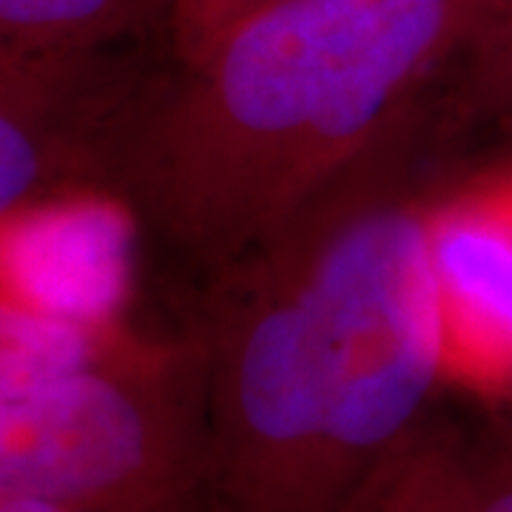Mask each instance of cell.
Segmentation results:
<instances>
[{
	"label": "cell",
	"instance_id": "obj_1",
	"mask_svg": "<svg viewBox=\"0 0 512 512\" xmlns=\"http://www.w3.org/2000/svg\"><path fill=\"white\" fill-rule=\"evenodd\" d=\"M387 148L222 271L202 362L208 512H342L444 376L427 211Z\"/></svg>",
	"mask_w": 512,
	"mask_h": 512
},
{
	"label": "cell",
	"instance_id": "obj_2",
	"mask_svg": "<svg viewBox=\"0 0 512 512\" xmlns=\"http://www.w3.org/2000/svg\"><path fill=\"white\" fill-rule=\"evenodd\" d=\"M481 0H276L185 63L140 126L131 183L225 271L390 143Z\"/></svg>",
	"mask_w": 512,
	"mask_h": 512
},
{
	"label": "cell",
	"instance_id": "obj_3",
	"mask_svg": "<svg viewBox=\"0 0 512 512\" xmlns=\"http://www.w3.org/2000/svg\"><path fill=\"white\" fill-rule=\"evenodd\" d=\"M202 490V362L128 345L0 402V504L183 512Z\"/></svg>",
	"mask_w": 512,
	"mask_h": 512
},
{
	"label": "cell",
	"instance_id": "obj_4",
	"mask_svg": "<svg viewBox=\"0 0 512 512\" xmlns=\"http://www.w3.org/2000/svg\"><path fill=\"white\" fill-rule=\"evenodd\" d=\"M134 220L97 191H66L0 222V296L66 322L114 328Z\"/></svg>",
	"mask_w": 512,
	"mask_h": 512
},
{
	"label": "cell",
	"instance_id": "obj_5",
	"mask_svg": "<svg viewBox=\"0 0 512 512\" xmlns=\"http://www.w3.org/2000/svg\"><path fill=\"white\" fill-rule=\"evenodd\" d=\"M444 376L512 390V208L493 185L427 211Z\"/></svg>",
	"mask_w": 512,
	"mask_h": 512
},
{
	"label": "cell",
	"instance_id": "obj_6",
	"mask_svg": "<svg viewBox=\"0 0 512 512\" xmlns=\"http://www.w3.org/2000/svg\"><path fill=\"white\" fill-rule=\"evenodd\" d=\"M80 69L0 60V220L72 188L83 148L60 114Z\"/></svg>",
	"mask_w": 512,
	"mask_h": 512
},
{
	"label": "cell",
	"instance_id": "obj_7",
	"mask_svg": "<svg viewBox=\"0 0 512 512\" xmlns=\"http://www.w3.org/2000/svg\"><path fill=\"white\" fill-rule=\"evenodd\" d=\"M126 348L117 328L66 322L0 296V402L29 396Z\"/></svg>",
	"mask_w": 512,
	"mask_h": 512
},
{
	"label": "cell",
	"instance_id": "obj_8",
	"mask_svg": "<svg viewBox=\"0 0 512 512\" xmlns=\"http://www.w3.org/2000/svg\"><path fill=\"white\" fill-rule=\"evenodd\" d=\"M384 512H512V476H481L419 430L367 478Z\"/></svg>",
	"mask_w": 512,
	"mask_h": 512
},
{
	"label": "cell",
	"instance_id": "obj_9",
	"mask_svg": "<svg viewBox=\"0 0 512 512\" xmlns=\"http://www.w3.org/2000/svg\"><path fill=\"white\" fill-rule=\"evenodd\" d=\"M137 9L140 0H0V60L80 69Z\"/></svg>",
	"mask_w": 512,
	"mask_h": 512
},
{
	"label": "cell",
	"instance_id": "obj_10",
	"mask_svg": "<svg viewBox=\"0 0 512 512\" xmlns=\"http://www.w3.org/2000/svg\"><path fill=\"white\" fill-rule=\"evenodd\" d=\"M276 0H171V29L185 63L200 57L237 20Z\"/></svg>",
	"mask_w": 512,
	"mask_h": 512
},
{
	"label": "cell",
	"instance_id": "obj_11",
	"mask_svg": "<svg viewBox=\"0 0 512 512\" xmlns=\"http://www.w3.org/2000/svg\"><path fill=\"white\" fill-rule=\"evenodd\" d=\"M0 512H94L77 510V507H63V504H49V501H3Z\"/></svg>",
	"mask_w": 512,
	"mask_h": 512
},
{
	"label": "cell",
	"instance_id": "obj_12",
	"mask_svg": "<svg viewBox=\"0 0 512 512\" xmlns=\"http://www.w3.org/2000/svg\"><path fill=\"white\" fill-rule=\"evenodd\" d=\"M342 512H384L382 504L373 498V495L367 493V490H359V493L350 498L348 504H345V510Z\"/></svg>",
	"mask_w": 512,
	"mask_h": 512
},
{
	"label": "cell",
	"instance_id": "obj_13",
	"mask_svg": "<svg viewBox=\"0 0 512 512\" xmlns=\"http://www.w3.org/2000/svg\"><path fill=\"white\" fill-rule=\"evenodd\" d=\"M493 188H495V191H498V197H501V200L507 202V205H510V208H512V177H507V180H501V183H495Z\"/></svg>",
	"mask_w": 512,
	"mask_h": 512
},
{
	"label": "cell",
	"instance_id": "obj_14",
	"mask_svg": "<svg viewBox=\"0 0 512 512\" xmlns=\"http://www.w3.org/2000/svg\"><path fill=\"white\" fill-rule=\"evenodd\" d=\"M487 3H498V6H504V9H507V12L512 15V0H487ZM510 32H512V29H510Z\"/></svg>",
	"mask_w": 512,
	"mask_h": 512
},
{
	"label": "cell",
	"instance_id": "obj_15",
	"mask_svg": "<svg viewBox=\"0 0 512 512\" xmlns=\"http://www.w3.org/2000/svg\"><path fill=\"white\" fill-rule=\"evenodd\" d=\"M0 222H3V220H0Z\"/></svg>",
	"mask_w": 512,
	"mask_h": 512
}]
</instances>
